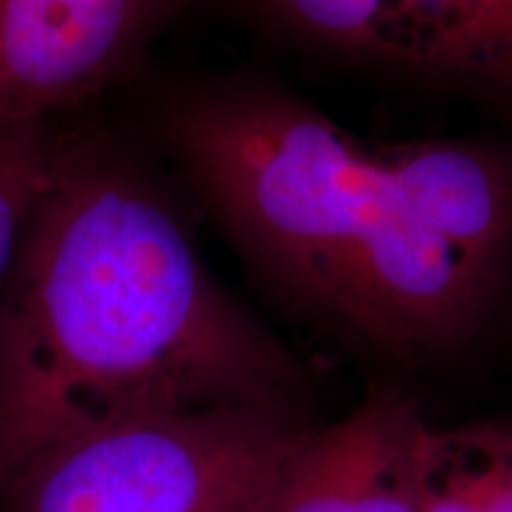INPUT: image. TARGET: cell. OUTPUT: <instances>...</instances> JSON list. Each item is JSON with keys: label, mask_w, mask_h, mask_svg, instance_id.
Instances as JSON below:
<instances>
[{"label": "cell", "mask_w": 512, "mask_h": 512, "mask_svg": "<svg viewBox=\"0 0 512 512\" xmlns=\"http://www.w3.org/2000/svg\"><path fill=\"white\" fill-rule=\"evenodd\" d=\"M157 136L273 294L399 363L479 335L512 266V147L368 143L247 79L178 88Z\"/></svg>", "instance_id": "1"}, {"label": "cell", "mask_w": 512, "mask_h": 512, "mask_svg": "<svg viewBox=\"0 0 512 512\" xmlns=\"http://www.w3.org/2000/svg\"><path fill=\"white\" fill-rule=\"evenodd\" d=\"M304 399V368L211 275L162 178L57 119L0 309V494L100 422Z\"/></svg>", "instance_id": "2"}, {"label": "cell", "mask_w": 512, "mask_h": 512, "mask_svg": "<svg viewBox=\"0 0 512 512\" xmlns=\"http://www.w3.org/2000/svg\"><path fill=\"white\" fill-rule=\"evenodd\" d=\"M311 427L297 406L107 420L24 467L0 494V512H259Z\"/></svg>", "instance_id": "3"}, {"label": "cell", "mask_w": 512, "mask_h": 512, "mask_svg": "<svg viewBox=\"0 0 512 512\" xmlns=\"http://www.w3.org/2000/svg\"><path fill=\"white\" fill-rule=\"evenodd\" d=\"M290 46L512 102V0H226Z\"/></svg>", "instance_id": "4"}, {"label": "cell", "mask_w": 512, "mask_h": 512, "mask_svg": "<svg viewBox=\"0 0 512 512\" xmlns=\"http://www.w3.org/2000/svg\"><path fill=\"white\" fill-rule=\"evenodd\" d=\"M188 0H0V126L55 121L145 60Z\"/></svg>", "instance_id": "5"}, {"label": "cell", "mask_w": 512, "mask_h": 512, "mask_svg": "<svg viewBox=\"0 0 512 512\" xmlns=\"http://www.w3.org/2000/svg\"><path fill=\"white\" fill-rule=\"evenodd\" d=\"M430 430L411 394L373 387L347 418L306 432L259 512H418Z\"/></svg>", "instance_id": "6"}, {"label": "cell", "mask_w": 512, "mask_h": 512, "mask_svg": "<svg viewBox=\"0 0 512 512\" xmlns=\"http://www.w3.org/2000/svg\"><path fill=\"white\" fill-rule=\"evenodd\" d=\"M55 128L57 119L0 126V309L31 207L46 178Z\"/></svg>", "instance_id": "7"}, {"label": "cell", "mask_w": 512, "mask_h": 512, "mask_svg": "<svg viewBox=\"0 0 512 512\" xmlns=\"http://www.w3.org/2000/svg\"><path fill=\"white\" fill-rule=\"evenodd\" d=\"M418 512H484L477 456L467 425L451 430L432 425Z\"/></svg>", "instance_id": "8"}, {"label": "cell", "mask_w": 512, "mask_h": 512, "mask_svg": "<svg viewBox=\"0 0 512 512\" xmlns=\"http://www.w3.org/2000/svg\"><path fill=\"white\" fill-rule=\"evenodd\" d=\"M475 448L484 512H512V418L467 425Z\"/></svg>", "instance_id": "9"}]
</instances>
